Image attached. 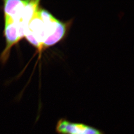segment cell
Here are the masks:
<instances>
[{"mask_svg": "<svg viewBox=\"0 0 134 134\" xmlns=\"http://www.w3.org/2000/svg\"><path fill=\"white\" fill-rule=\"evenodd\" d=\"M55 132L57 134H105L96 127L84 123L71 121L66 118L57 120Z\"/></svg>", "mask_w": 134, "mask_h": 134, "instance_id": "6da1fadb", "label": "cell"}, {"mask_svg": "<svg viewBox=\"0 0 134 134\" xmlns=\"http://www.w3.org/2000/svg\"><path fill=\"white\" fill-rule=\"evenodd\" d=\"M4 33L6 39V46L1 56V60L3 63L6 62L8 59L12 47L20 41L16 25L14 20L7 16H4Z\"/></svg>", "mask_w": 134, "mask_h": 134, "instance_id": "7a4b0ae2", "label": "cell"}, {"mask_svg": "<svg viewBox=\"0 0 134 134\" xmlns=\"http://www.w3.org/2000/svg\"><path fill=\"white\" fill-rule=\"evenodd\" d=\"M40 2L39 1H29L24 8L20 20L26 26L28 27L30 21L34 18L40 8Z\"/></svg>", "mask_w": 134, "mask_h": 134, "instance_id": "277c9868", "label": "cell"}, {"mask_svg": "<svg viewBox=\"0 0 134 134\" xmlns=\"http://www.w3.org/2000/svg\"><path fill=\"white\" fill-rule=\"evenodd\" d=\"M24 37H25L27 41L29 42L32 45L35 47L39 51H41L42 49L41 45L34 37L33 34L32 33L28 27H25Z\"/></svg>", "mask_w": 134, "mask_h": 134, "instance_id": "5b68a950", "label": "cell"}, {"mask_svg": "<svg viewBox=\"0 0 134 134\" xmlns=\"http://www.w3.org/2000/svg\"><path fill=\"white\" fill-rule=\"evenodd\" d=\"M29 1L5 0L4 1V16L12 18L14 23L21 20L22 12L24 7Z\"/></svg>", "mask_w": 134, "mask_h": 134, "instance_id": "3957f363", "label": "cell"}]
</instances>
